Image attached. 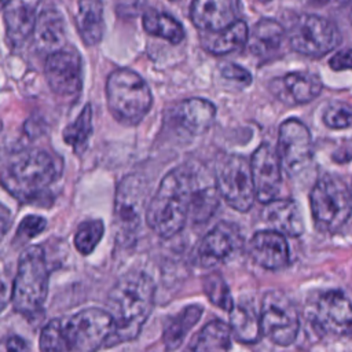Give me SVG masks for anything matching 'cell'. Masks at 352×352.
<instances>
[{"mask_svg": "<svg viewBox=\"0 0 352 352\" xmlns=\"http://www.w3.org/2000/svg\"><path fill=\"white\" fill-rule=\"evenodd\" d=\"M155 286L144 272H129L121 276L106 300V311L113 318V333L106 346L133 340L154 305Z\"/></svg>", "mask_w": 352, "mask_h": 352, "instance_id": "6da1fadb", "label": "cell"}, {"mask_svg": "<svg viewBox=\"0 0 352 352\" xmlns=\"http://www.w3.org/2000/svg\"><path fill=\"white\" fill-rule=\"evenodd\" d=\"M62 162L40 148H22L4 161L3 186L22 202L43 199L60 177Z\"/></svg>", "mask_w": 352, "mask_h": 352, "instance_id": "7a4b0ae2", "label": "cell"}, {"mask_svg": "<svg viewBox=\"0 0 352 352\" xmlns=\"http://www.w3.org/2000/svg\"><path fill=\"white\" fill-rule=\"evenodd\" d=\"M192 165H182L164 176L146 210L147 226L161 238L176 235L190 217Z\"/></svg>", "mask_w": 352, "mask_h": 352, "instance_id": "3957f363", "label": "cell"}, {"mask_svg": "<svg viewBox=\"0 0 352 352\" xmlns=\"http://www.w3.org/2000/svg\"><path fill=\"white\" fill-rule=\"evenodd\" d=\"M106 99L113 117L125 125H138L153 104L147 82L131 69L114 70L107 77Z\"/></svg>", "mask_w": 352, "mask_h": 352, "instance_id": "277c9868", "label": "cell"}, {"mask_svg": "<svg viewBox=\"0 0 352 352\" xmlns=\"http://www.w3.org/2000/svg\"><path fill=\"white\" fill-rule=\"evenodd\" d=\"M48 267L44 249L38 245L26 248L18 263L12 286V307L25 316H34L47 298Z\"/></svg>", "mask_w": 352, "mask_h": 352, "instance_id": "5b68a950", "label": "cell"}, {"mask_svg": "<svg viewBox=\"0 0 352 352\" xmlns=\"http://www.w3.org/2000/svg\"><path fill=\"white\" fill-rule=\"evenodd\" d=\"M311 212L316 227L323 232L341 228L352 212V192L336 176H323L312 187Z\"/></svg>", "mask_w": 352, "mask_h": 352, "instance_id": "8992f818", "label": "cell"}, {"mask_svg": "<svg viewBox=\"0 0 352 352\" xmlns=\"http://www.w3.org/2000/svg\"><path fill=\"white\" fill-rule=\"evenodd\" d=\"M147 184L139 173H129L118 183L114 198V227L120 243H131L146 216Z\"/></svg>", "mask_w": 352, "mask_h": 352, "instance_id": "52a82bcc", "label": "cell"}, {"mask_svg": "<svg viewBox=\"0 0 352 352\" xmlns=\"http://www.w3.org/2000/svg\"><path fill=\"white\" fill-rule=\"evenodd\" d=\"M69 352H96L113 333V318L106 309L85 308L63 323Z\"/></svg>", "mask_w": 352, "mask_h": 352, "instance_id": "ba28073f", "label": "cell"}, {"mask_svg": "<svg viewBox=\"0 0 352 352\" xmlns=\"http://www.w3.org/2000/svg\"><path fill=\"white\" fill-rule=\"evenodd\" d=\"M216 183L223 199L238 212H248L254 199L256 188L250 162L242 155H227L219 161Z\"/></svg>", "mask_w": 352, "mask_h": 352, "instance_id": "9c48e42d", "label": "cell"}, {"mask_svg": "<svg viewBox=\"0 0 352 352\" xmlns=\"http://www.w3.org/2000/svg\"><path fill=\"white\" fill-rule=\"evenodd\" d=\"M292 48L311 58H320L341 43V36L334 23L329 19L314 15H298L287 32Z\"/></svg>", "mask_w": 352, "mask_h": 352, "instance_id": "30bf717a", "label": "cell"}, {"mask_svg": "<svg viewBox=\"0 0 352 352\" xmlns=\"http://www.w3.org/2000/svg\"><path fill=\"white\" fill-rule=\"evenodd\" d=\"M263 334L280 346L290 345L300 330V318L293 301L279 290L264 294L260 309Z\"/></svg>", "mask_w": 352, "mask_h": 352, "instance_id": "8fae6325", "label": "cell"}, {"mask_svg": "<svg viewBox=\"0 0 352 352\" xmlns=\"http://www.w3.org/2000/svg\"><path fill=\"white\" fill-rule=\"evenodd\" d=\"M278 154L290 177L298 176L312 160V140L308 128L296 118L283 121L278 135Z\"/></svg>", "mask_w": 352, "mask_h": 352, "instance_id": "7c38bea8", "label": "cell"}, {"mask_svg": "<svg viewBox=\"0 0 352 352\" xmlns=\"http://www.w3.org/2000/svg\"><path fill=\"white\" fill-rule=\"evenodd\" d=\"M44 74L54 94L63 98L77 96L82 87L81 56L74 50L66 48L48 54Z\"/></svg>", "mask_w": 352, "mask_h": 352, "instance_id": "4fadbf2b", "label": "cell"}, {"mask_svg": "<svg viewBox=\"0 0 352 352\" xmlns=\"http://www.w3.org/2000/svg\"><path fill=\"white\" fill-rule=\"evenodd\" d=\"M256 198L261 204L276 199L282 184V162L279 154L270 146L261 144L250 160Z\"/></svg>", "mask_w": 352, "mask_h": 352, "instance_id": "5bb4252c", "label": "cell"}, {"mask_svg": "<svg viewBox=\"0 0 352 352\" xmlns=\"http://www.w3.org/2000/svg\"><path fill=\"white\" fill-rule=\"evenodd\" d=\"M315 322L329 334H352V297L342 290L323 293L315 308Z\"/></svg>", "mask_w": 352, "mask_h": 352, "instance_id": "9a60e30c", "label": "cell"}, {"mask_svg": "<svg viewBox=\"0 0 352 352\" xmlns=\"http://www.w3.org/2000/svg\"><path fill=\"white\" fill-rule=\"evenodd\" d=\"M275 98L286 104H304L320 95L322 81L311 72H290L270 82Z\"/></svg>", "mask_w": 352, "mask_h": 352, "instance_id": "2e32d148", "label": "cell"}, {"mask_svg": "<svg viewBox=\"0 0 352 352\" xmlns=\"http://www.w3.org/2000/svg\"><path fill=\"white\" fill-rule=\"evenodd\" d=\"M242 245L239 228L228 221L217 223L201 241L198 257L204 265H213L230 258Z\"/></svg>", "mask_w": 352, "mask_h": 352, "instance_id": "e0dca14e", "label": "cell"}, {"mask_svg": "<svg viewBox=\"0 0 352 352\" xmlns=\"http://www.w3.org/2000/svg\"><path fill=\"white\" fill-rule=\"evenodd\" d=\"M239 15V0H192L191 22L206 32H220L235 23Z\"/></svg>", "mask_w": 352, "mask_h": 352, "instance_id": "ac0fdd59", "label": "cell"}, {"mask_svg": "<svg viewBox=\"0 0 352 352\" xmlns=\"http://www.w3.org/2000/svg\"><path fill=\"white\" fill-rule=\"evenodd\" d=\"M40 0H8L3 6L6 37L10 47L18 48L33 34Z\"/></svg>", "mask_w": 352, "mask_h": 352, "instance_id": "d6986e66", "label": "cell"}, {"mask_svg": "<svg viewBox=\"0 0 352 352\" xmlns=\"http://www.w3.org/2000/svg\"><path fill=\"white\" fill-rule=\"evenodd\" d=\"M219 188L216 176H212L202 165L192 166V195L190 219L194 223L208 221L219 206Z\"/></svg>", "mask_w": 352, "mask_h": 352, "instance_id": "ffe728a7", "label": "cell"}, {"mask_svg": "<svg viewBox=\"0 0 352 352\" xmlns=\"http://www.w3.org/2000/svg\"><path fill=\"white\" fill-rule=\"evenodd\" d=\"M249 253L265 270H279L289 263V246L285 235L272 230L256 232L250 239Z\"/></svg>", "mask_w": 352, "mask_h": 352, "instance_id": "44dd1931", "label": "cell"}, {"mask_svg": "<svg viewBox=\"0 0 352 352\" xmlns=\"http://www.w3.org/2000/svg\"><path fill=\"white\" fill-rule=\"evenodd\" d=\"M263 220L276 231L287 236H300L304 232V220L301 210L293 199H274L265 204Z\"/></svg>", "mask_w": 352, "mask_h": 352, "instance_id": "7402d4cb", "label": "cell"}, {"mask_svg": "<svg viewBox=\"0 0 352 352\" xmlns=\"http://www.w3.org/2000/svg\"><path fill=\"white\" fill-rule=\"evenodd\" d=\"M173 118L179 126L191 135H202L214 122L216 107L202 98H190L180 102L173 110Z\"/></svg>", "mask_w": 352, "mask_h": 352, "instance_id": "603a6c76", "label": "cell"}, {"mask_svg": "<svg viewBox=\"0 0 352 352\" xmlns=\"http://www.w3.org/2000/svg\"><path fill=\"white\" fill-rule=\"evenodd\" d=\"M33 38L40 50L50 51V54L63 48L66 25L62 14L56 8H45L38 14Z\"/></svg>", "mask_w": 352, "mask_h": 352, "instance_id": "cb8c5ba5", "label": "cell"}, {"mask_svg": "<svg viewBox=\"0 0 352 352\" xmlns=\"http://www.w3.org/2000/svg\"><path fill=\"white\" fill-rule=\"evenodd\" d=\"M285 36H286L285 29L279 22L270 18L260 19L254 25L249 36V40H248L249 51L254 56L265 59L274 55L280 48L285 40Z\"/></svg>", "mask_w": 352, "mask_h": 352, "instance_id": "d4e9b609", "label": "cell"}, {"mask_svg": "<svg viewBox=\"0 0 352 352\" xmlns=\"http://www.w3.org/2000/svg\"><path fill=\"white\" fill-rule=\"evenodd\" d=\"M76 25L84 44L96 45L104 32L102 0H78Z\"/></svg>", "mask_w": 352, "mask_h": 352, "instance_id": "484cf974", "label": "cell"}, {"mask_svg": "<svg viewBox=\"0 0 352 352\" xmlns=\"http://www.w3.org/2000/svg\"><path fill=\"white\" fill-rule=\"evenodd\" d=\"M248 40V25L245 21L239 19L220 32H209L202 36V47L213 55H226L242 48Z\"/></svg>", "mask_w": 352, "mask_h": 352, "instance_id": "4316f807", "label": "cell"}, {"mask_svg": "<svg viewBox=\"0 0 352 352\" xmlns=\"http://www.w3.org/2000/svg\"><path fill=\"white\" fill-rule=\"evenodd\" d=\"M230 327L232 336L245 344L256 342L263 333L260 314L256 312L254 307L242 302L234 305L230 311Z\"/></svg>", "mask_w": 352, "mask_h": 352, "instance_id": "83f0119b", "label": "cell"}, {"mask_svg": "<svg viewBox=\"0 0 352 352\" xmlns=\"http://www.w3.org/2000/svg\"><path fill=\"white\" fill-rule=\"evenodd\" d=\"M231 327L221 320H212L202 327L188 348V352H228Z\"/></svg>", "mask_w": 352, "mask_h": 352, "instance_id": "f1b7e54d", "label": "cell"}, {"mask_svg": "<svg viewBox=\"0 0 352 352\" xmlns=\"http://www.w3.org/2000/svg\"><path fill=\"white\" fill-rule=\"evenodd\" d=\"M202 316L201 305H188L172 318L164 329V345L166 351H173L182 345L187 333L198 323Z\"/></svg>", "mask_w": 352, "mask_h": 352, "instance_id": "f546056e", "label": "cell"}, {"mask_svg": "<svg viewBox=\"0 0 352 352\" xmlns=\"http://www.w3.org/2000/svg\"><path fill=\"white\" fill-rule=\"evenodd\" d=\"M142 23L148 34L165 38L172 44L183 41L186 36L182 23L166 12L150 10L143 14Z\"/></svg>", "mask_w": 352, "mask_h": 352, "instance_id": "4dcf8cb0", "label": "cell"}, {"mask_svg": "<svg viewBox=\"0 0 352 352\" xmlns=\"http://www.w3.org/2000/svg\"><path fill=\"white\" fill-rule=\"evenodd\" d=\"M92 133V109L85 104L77 118L63 129V140L73 147L76 154L84 153Z\"/></svg>", "mask_w": 352, "mask_h": 352, "instance_id": "1f68e13d", "label": "cell"}, {"mask_svg": "<svg viewBox=\"0 0 352 352\" xmlns=\"http://www.w3.org/2000/svg\"><path fill=\"white\" fill-rule=\"evenodd\" d=\"M103 223L102 220H87L81 223L74 235L76 249L81 254H89L96 248L103 236Z\"/></svg>", "mask_w": 352, "mask_h": 352, "instance_id": "d6a6232c", "label": "cell"}, {"mask_svg": "<svg viewBox=\"0 0 352 352\" xmlns=\"http://www.w3.org/2000/svg\"><path fill=\"white\" fill-rule=\"evenodd\" d=\"M202 285H204V290H205L209 301L213 305H216L224 311H231L234 308L231 293L220 274L213 272V274L206 275L202 280Z\"/></svg>", "mask_w": 352, "mask_h": 352, "instance_id": "836d02e7", "label": "cell"}, {"mask_svg": "<svg viewBox=\"0 0 352 352\" xmlns=\"http://www.w3.org/2000/svg\"><path fill=\"white\" fill-rule=\"evenodd\" d=\"M40 349L41 352H69L60 319H52L44 326L40 334Z\"/></svg>", "mask_w": 352, "mask_h": 352, "instance_id": "e575fe53", "label": "cell"}, {"mask_svg": "<svg viewBox=\"0 0 352 352\" xmlns=\"http://www.w3.org/2000/svg\"><path fill=\"white\" fill-rule=\"evenodd\" d=\"M323 122L333 129H344L352 125V107L344 103L330 104L323 113Z\"/></svg>", "mask_w": 352, "mask_h": 352, "instance_id": "d590c367", "label": "cell"}, {"mask_svg": "<svg viewBox=\"0 0 352 352\" xmlns=\"http://www.w3.org/2000/svg\"><path fill=\"white\" fill-rule=\"evenodd\" d=\"M45 219L37 214H29L22 219L16 230V239L25 242L37 236L45 228Z\"/></svg>", "mask_w": 352, "mask_h": 352, "instance_id": "8d00e7d4", "label": "cell"}, {"mask_svg": "<svg viewBox=\"0 0 352 352\" xmlns=\"http://www.w3.org/2000/svg\"><path fill=\"white\" fill-rule=\"evenodd\" d=\"M221 76L227 80L231 81H236L241 82L243 85H249L252 82V74L243 69L242 66L234 65V63H228L221 69Z\"/></svg>", "mask_w": 352, "mask_h": 352, "instance_id": "74e56055", "label": "cell"}, {"mask_svg": "<svg viewBox=\"0 0 352 352\" xmlns=\"http://www.w3.org/2000/svg\"><path fill=\"white\" fill-rule=\"evenodd\" d=\"M329 66L336 70H352V48L337 51L329 60Z\"/></svg>", "mask_w": 352, "mask_h": 352, "instance_id": "f35d334b", "label": "cell"}, {"mask_svg": "<svg viewBox=\"0 0 352 352\" xmlns=\"http://www.w3.org/2000/svg\"><path fill=\"white\" fill-rule=\"evenodd\" d=\"M143 0H117V10L122 15L133 16L139 12Z\"/></svg>", "mask_w": 352, "mask_h": 352, "instance_id": "ab89813d", "label": "cell"}, {"mask_svg": "<svg viewBox=\"0 0 352 352\" xmlns=\"http://www.w3.org/2000/svg\"><path fill=\"white\" fill-rule=\"evenodd\" d=\"M6 352H30V346L23 338L11 336L6 341Z\"/></svg>", "mask_w": 352, "mask_h": 352, "instance_id": "60d3db41", "label": "cell"}, {"mask_svg": "<svg viewBox=\"0 0 352 352\" xmlns=\"http://www.w3.org/2000/svg\"><path fill=\"white\" fill-rule=\"evenodd\" d=\"M305 1L312 3V4H326V3H329L330 0H305Z\"/></svg>", "mask_w": 352, "mask_h": 352, "instance_id": "b9f144b4", "label": "cell"}, {"mask_svg": "<svg viewBox=\"0 0 352 352\" xmlns=\"http://www.w3.org/2000/svg\"><path fill=\"white\" fill-rule=\"evenodd\" d=\"M7 1H8V0H1V4H3V6H4V4H6V3H7Z\"/></svg>", "mask_w": 352, "mask_h": 352, "instance_id": "7bdbcfd3", "label": "cell"}, {"mask_svg": "<svg viewBox=\"0 0 352 352\" xmlns=\"http://www.w3.org/2000/svg\"><path fill=\"white\" fill-rule=\"evenodd\" d=\"M258 1H261V3H267V1H270V0H258Z\"/></svg>", "mask_w": 352, "mask_h": 352, "instance_id": "ee69618b", "label": "cell"}, {"mask_svg": "<svg viewBox=\"0 0 352 352\" xmlns=\"http://www.w3.org/2000/svg\"><path fill=\"white\" fill-rule=\"evenodd\" d=\"M351 192H352V188H351Z\"/></svg>", "mask_w": 352, "mask_h": 352, "instance_id": "f6af8a7d", "label": "cell"}]
</instances>
